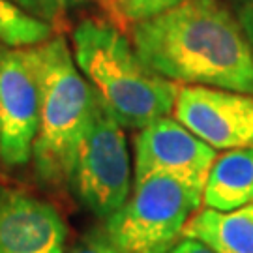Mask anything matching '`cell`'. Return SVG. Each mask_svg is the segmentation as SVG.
<instances>
[{
    "instance_id": "2",
    "label": "cell",
    "mask_w": 253,
    "mask_h": 253,
    "mask_svg": "<svg viewBox=\"0 0 253 253\" xmlns=\"http://www.w3.org/2000/svg\"><path fill=\"white\" fill-rule=\"evenodd\" d=\"M72 42L81 73L122 127L143 129L172 111L176 83L152 72L115 25L84 19L73 28Z\"/></svg>"
},
{
    "instance_id": "14",
    "label": "cell",
    "mask_w": 253,
    "mask_h": 253,
    "mask_svg": "<svg viewBox=\"0 0 253 253\" xmlns=\"http://www.w3.org/2000/svg\"><path fill=\"white\" fill-rule=\"evenodd\" d=\"M11 2H15L17 6L32 13L34 17L43 19L53 25L68 11L79 8L83 4H88L92 0H11Z\"/></svg>"
},
{
    "instance_id": "13",
    "label": "cell",
    "mask_w": 253,
    "mask_h": 253,
    "mask_svg": "<svg viewBox=\"0 0 253 253\" xmlns=\"http://www.w3.org/2000/svg\"><path fill=\"white\" fill-rule=\"evenodd\" d=\"M182 2L186 0H113V8L122 21L135 25L139 21L160 15Z\"/></svg>"
},
{
    "instance_id": "9",
    "label": "cell",
    "mask_w": 253,
    "mask_h": 253,
    "mask_svg": "<svg viewBox=\"0 0 253 253\" xmlns=\"http://www.w3.org/2000/svg\"><path fill=\"white\" fill-rule=\"evenodd\" d=\"M68 229L53 205L0 186V253H64Z\"/></svg>"
},
{
    "instance_id": "5",
    "label": "cell",
    "mask_w": 253,
    "mask_h": 253,
    "mask_svg": "<svg viewBox=\"0 0 253 253\" xmlns=\"http://www.w3.org/2000/svg\"><path fill=\"white\" fill-rule=\"evenodd\" d=\"M83 207L98 217L117 212L131 191L126 133L96 92V107L73 160L70 182Z\"/></svg>"
},
{
    "instance_id": "11",
    "label": "cell",
    "mask_w": 253,
    "mask_h": 253,
    "mask_svg": "<svg viewBox=\"0 0 253 253\" xmlns=\"http://www.w3.org/2000/svg\"><path fill=\"white\" fill-rule=\"evenodd\" d=\"M203 203L214 210H235L253 203V145L233 148L212 163Z\"/></svg>"
},
{
    "instance_id": "10",
    "label": "cell",
    "mask_w": 253,
    "mask_h": 253,
    "mask_svg": "<svg viewBox=\"0 0 253 253\" xmlns=\"http://www.w3.org/2000/svg\"><path fill=\"white\" fill-rule=\"evenodd\" d=\"M182 238H195L216 253H253V203L235 210L195 212Z\"/></svg>"
},
{
    "instance_id": "16",
    "label": "cell",
    "mask_w": 253,
    "mask_h": 253,
    "mask_svg": "<svg viewBox=\"0 0 253 253\" xmlns=\"http://www.w3.org/2000/svg\"><path fill=\"white\" fill-rule=\"evenodd\" d=\"M231 9L253 47V0H231Z\"/></svg>"
},
{
    "instance_id": "6",
    "label": "cell",
    "mask_w": 253,
    "mask_h": 253,
    "mask_svg": "<svg viewBox=\"0 0 253 253\" xmlns=\"http://www.w3.org/2000/svg\"><path fill=\"white\" fill-rule=\"evenodd\" d=\"M40 126V81L32 47L0 45V160L30 162Z\"/></svg>"
},
{
    "instance_id": "8",
    "label": "cell",
    "mask_w": 253,
    "mask_h": 253,
    "mask_svg": "<svg viewBox=\"0 0 253 253\" xmlns=\"http://www.w3.org/2000/svg\"><path fill=\"white\" fill-rule=\"evenodd\" d=\"M216 158V148L178 120L163 117L139 129L135 137V182L148 174H172L205 186Z\"/></svg>"
},
{
    "instance_id": "17",
    "label": "cell",
    "mask_w": 253,
    "mask_h": 253,
    "mask_svg": "<svg viewBox=\"0 0 253 253\" xmlns=\"http://www.w3.org/2000/svg\"><path fill=\"white\" fill-rule=\"evenodd\" d=\"M169 253H216V252H212L207 244H203V242L195 240V238H184Z\"/></svg>"
},
{
    "instance_id": "3",
    "label": "cell",
    "mask_w": 253,
    "mask_h": 253,
    "mask_svg": "<svg viewBox=\"0 0 253 253\" xmlns=\"http://www.w3.org/2000/svg\"><path fill=\"white\" fill-rule=\"evenodd\" d=\"M32 54L40 81L34 169L47 186H66L77 146L90 126L96 90L81 73L64 36H53L34 45Z\"/></svg>"
},
{
    "instance_id": "1",
    "label": "cell",
    "mask_w": 253,
    "mask_h": 253,
    "mask_svg": "<svg viewBox=\"0 0 253 253\" xmlns=\"http://www.w3.org/2000/svg\"><path fill=\"white\" fill-rule=\"evenodd\" d=\"M143 62L172 83L253 94V47L221 0H186L131 28Z\"/></svg>"
},
{
    "instance_id": "7",
    "label": "cell",
    "mask_w": 253,
    "mask_h": 253,
    "mask_svg": "<svg viewBox=\"0 0 253 253\" xmlns=\"http://www.w3.org/2000/svg\"><path fill=\"white\" fill-rule=\"evenodd\" d=\"M172 115L216 150L253 145V94L190 84L178 90Z\"/></svg>"
},
{
    "instance_id": "15",
    "label": "cell",
    "mask_w": 253,
    "mask_h": 253,
    "mask_svg": "<svg viewBox=\"0 0 253 253\" xmlns=\"http://www.w3.org/2000/svg\"><path fill=\"white\" fill-rule=\"evenodd\" d=\"M70 253H120L105 231H90L72 248Z\"/></svg>"
},
{
    "instance_id": "12",
    "label": "cell",
    "mask_w": 253,
    "mask_h": 253,
    "mask_svg": "<svg viewBox=\"0 0 253 253\" xmlns=\"http://www.w3.org/2000/svg\"><path fill=\"white\" fill-rule=\"evenodd\" d=\"M53 38V25L34 17L11 0H0V45L34 47Z\"/></svg>"
},
{
    "instance_id": "4",
    "label": "cell",
    "mask_w": 253,
    "mask_h": 253,
    "mask_svg": "<svg viewBox=\"0 0 253 253\" xmlns=\"http://www.w3.org/2000/svg\"><path fill=\"white\" fill-rule=\"evenodd\" d=\"M205 186L172 174H148L113 216L105 233L120 253H169L203 203Z\"/></svg>"
}]
</instances>
